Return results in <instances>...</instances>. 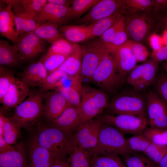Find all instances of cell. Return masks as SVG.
I'll list each match as a JSON object with an SVG mask.
<instances>
[{"label": "cell", "mask_w": 167, "mask_h": 167, "mask_svg": "<svg viewBox=\"0 0 167 167\" xmlns=\"http://www.w3.org/2000/svg\"><path fill=\"white\" fill-rule=\"evenodd\" d=\"M48 74L44 65L39 61L25 68L21 75L20 80L29 87H41Z\"/></svg>", "instance_id": "22"}, {"label": "cell", "mask_w": 167, "mask_h": 167, "mask_svg": "<svg viewBox=\"0 0 167 167\" xmlns=\"http://www.w3.org/2000/svg\"><path fill=\"white\" fill-rule=\"evenodd\" d=\"M166 12H167V11H166Z\"/></svg>", "instance_id": "62"}, {"label": "cell", "mask_w": 167, "mask_h": 167, "mask_svg": "<svg viewBox=\"0 0 167 167\" xmlns=\"http://www.w3.org/2000/svg\"><path fill=\"white\" fill-rule=\"evenodd\" d=\"M152 143L167 146V130L156 128H146L142 134Z\"/></svg>", "instance_id": "39"}, {"label": "cell", "mask_w": 167, "mask_h": 167, "mask_svg": "<svg viewBox=\"0 0 167 167\" xmlns=\"http://www.w3.org/2000/svg\"><path fill=\"white\" fill-rule=\"evenodd\" d=\"M6 118L3 114L1 110L0 113V136H3V129Z\"/></svg>", "instance_id": "56"}, {"label": "cell", "mask_w": 167, "mask_h": 167, "mask_svg": "<svg viewBox=\"0 0 167 167\" xmlns=\"http://www.w3.org/2000/svg\"><path fill=\"white\" fill-rule=\"evenodd\" d=\"M15 77L13 71L2 65L0 66V101L7 92Z\"/></svg>", "instance_id": "42"}, {"label": "cell", "mask_w": 167, "mask_h": 167, "mask_svg": "<svg viewBox=\"0 0 167 167\" xmlns=\"http://www.w3.org/2000/svg\"><path fill=\"white\" fill-rule=\"evenodd\" d=\"M125 15L126 30L130 40L144 41L156 28L157 19L152 11L128 13Z\"/></svg>", "instance_id": "6"}, {"label": "cell", "mask_w": 167, "mask_h": 167, "mask_svg": "<svg viewBox=\"0 0 167 167\" xmlns=\"http://www.w3.org/2000/svg\"><path fill=\"white\" fill-rule=\"evenodd\" d=\"M103 122L113 126L123 133L142 134L147 128L146 116L106 114L100 117Z\"/></svg>", "instance_id": "10"}, {"label": "cell", "mask_w": 167, "mask_h": 167, "mask_svg": "<svg viewBox=\"0 0 167 167\" xmlns=\"http://www.w3.org/2000/svg\"><path fill=\"white\" fill-rule=\"evenodd\" d=\"M69 167H90L88 152L75 146L67 159Z\"/></svg>", "instance_id": "32"}, {"label": "cell", "mask_w": 167, "mask_h": 167, "mask_svg": "<svg viewBox=\"0 0 167 167\" xmlns=\"http://www.w3.org/2000/svg\"><path fill=\"white\" fill-rule=\"evenodd\" d=\"M20 4L28 11L36 13L47 3V0H19Z\"/></svg>", "instance_id": "47"}, {"label": "cell", "mask_w": 167, "mask_h": 167, "mask_svg": "<svg viewBox=\"0 0 167 167\" xmlns=\"http://www.w3.org/2000/svg\"><path fill=\"white\" fill-rule=\"evenodd\" d=\"M167 10V0H154L152 12L156 18Z\"/></svg>", "instance_id": "49"}, {"label": "cell", "mask_w": 167, "mask_h": 167, "mask_svg": "<svg viewBox=\"0 0 167 167\" xmlns=\"http://www.w3.org/2000/svg\"><path fill=\"white\" fill-rule=\"evenodd\" d=\"M68 77L66 73L59 70L57 69L49 73L40 87L41 91L56 89L63 85V83Z\"/></svg>", "instance_id": "31"}, {"label": "cell", "mask_w": 167, "mask_h": 167, "mask_svg": "<svg viewBox=\"0 0 167 167\" xmlns=\"http://www.w3.org/2000/svg\"><path fill=\"white\" fill-rule=\"evenodd\" d=\"M30 93L29 86L15 77L0 102L4 109L9 110L23 102Z\"/></svg>", "instance_id": "18"}, {"label": "cell", "mask_w": 167, "mask_h": 167, "mask_svg": "<svg viewBox=\"0 0 167 167\" xmlns=\"http://www.w3.org/2000/svg\"><path fill=\"white\" fill-rule=\"evenodd\" d=\"M74 134L51 124L38 127L34 136L38 144L48 151L54 161H62L67 160L75 146Z\"/></svg>", "instance_id": "1"}, {"label": "cell", "mask_w": 167, "mask_h": 167, "mask_svg": "<svg viewBox=\"0 0 167 167\" xmlns=\"http://www.w3.org/2000/svg\"><path fill=\"white\" fill-rule=\"evenodd\" d=\"M128 146L133 152H143L152 143L143 134H138L126 139Z\"/></svg>", "instance_id": "41"}, {"label": "cell", "mask_w": 167, "mask_h": 167, "mask_svg": "<svg viewBox=\"0 0 167 167\" xmlns=\"http://www.w3.org/2000/svg\"><path fill=\"white\" fill-rule=\"evenodd\" d=\"M157 167H167V153L159 163Z\"/></svg>", "instance_id": "57"}, {"label": "cell", "mask_w": 167, "mask_h": 167, "mask_svg": "<svg viewBox=\"0 0 167 167\" xmlns=\"http://www.w3.org/2000/svg\"><path fill=\"white\" fill-rule=\"evenodd\" d=\"M154 0H123L122 9L128 13L152 11Z\"/></svg>", "instance_id": "33"}, {"label": "cell", "mask_w": 167, "mask_h": 167, "mask_svg": "<svg viewBox=\"0 0 167 167\" xmlns=\"http://www.w3.org/2000/svg\"><path fill=\"white\" fill-rule=\"evenodd\" d=\"M125 17L119 20L117 22L107 30L101 36V39L105 44H109L112 42L116 32L125 22Z\"/></svg>", "instance_id": "46"}, {"label": "cell", "mask_w": 167, "mask_h": 167, "mask_svg": "<svg viewBox=\"0 0 167 167\" xmlns=\"http://www.w3.org/2000/svg\"><path fill=\"white\" fill-rule=\"evenodd\" d=\"M0 1L11 5L19 36L32 32L40 25L36 20L37 13L27 10L20 4L19 0Z\"/></svg>", "instance_id": "13"}, {"label": "cell", "mask_w": 167, "mask_h": 167, "mask_svg": "<svg viewBox=\"0 0 167 167\" xmlns=\"http://www.w3.org/2000/svg\"><path fill=\"white\" fill-rule=\"evenodd\" d=\"M82 60L80 75L82 81L91 78L103 57L107 52L105 44L101 39H95L80 46Z\"/></svg>", "instance_id": "8"}, {"label": "cell", "mask_w": 167, "mask_h": 167, "mask_svg": "<svg viewBox=\"0 0 167 167\" xmlns=\"http://www.w3.org/2000/svg\"><path fill=\"white\" fill-rule=\"evenodd\" d=\"M125 22L123 23L116 32L113 39L109 44H106L115 46L121 45L125 43L127 41V33Z\"/></svg>", "instance_id": "48"}, {"label": "cell", "mask_w": 167, "mask_h": 167, "mask_svg": "<svg viewBox=\"0 0 167 167\" xmlns=\"http://www.w3.org/2000/svg\"><path fill=\"white\" fill-rule=\"evenodd\" d=\"M103 123L100 117L93 118L81 125L74 134L75 146L88 151L95 147L98 141Z\"/></svg>", "instance_id": "11"}, {"label": "cell", "mask_w": 167, "mask_h": 167, "mask_svg": "<svg viewBox=\"0 0 167 167\" xmlns=\"http://www.w3.org/2000/svg\"><path fill=\"white\" fill-rule=\"evenodd\" d=\"M51 167H69V165L67 160H55L53 161Z\"/></svg>", "instance_id": "55"}, {"label": "cell", "mask_w": 167, "mask_h": 167, "mask_svg": "<svg viewBox=\"0 0 167 167\" xmlns=\"http://www.w3.org/2000/svg\"><path fill=\"white\" fill-rule=\"evenodd\" d=\"M90 167H99L95 164L91 163Z\"/></svg>", "instance_id": "60"}, {"label": "cell", "mask_w": 167, "mask_h": 167, "mask_svg": "<svg viewBox=\"0 0 167 167\" xmlns=\"http://www.w3.org/2000/svg\"><path fill=\"white\" fill-rule=\"evenodd\" d=\"M113 115L126 114L146 116V97L134 89L125 90L116 95L107 108Z\"/></svg>", "instance_id": "3"}, {"label": "cell", "mask_w": 167, "mask_h": 167, "mask_svg": "<svg viewBox=\"0 0 167 167\" xmlns=\"http://www.w3.org/2000/svg\"><path fill=\"white\" fill-rule=\"evenodd\" d=\"M105 44L118 70L126 78L128 74L136 67L137 62L130 48L125 43L118 46Z\"/></svg>", "instance_id": "17"}, {"label": "cell", "mask_w": 167, "mask_h": 167, "mask_svg": "<svg viewBox=\"0 0 167 167\" xmlns=\"http://www.w3.org/2000/svg\"><path fill=\"white\" fill-rule=\"evenodd\" d=\"M20 128L11 118H6L3 136L9 144H15L20 135Z\"/></svg>", "instance_id": "38"}, {"label": "cell", "mask_w": 167, "mask_h": 167, "mask_svg": "<svg viewBox=\"0 0 167 167\" xmlns=\"http://www.w3.org/2000/svg\"><path fill=\"white\" fill-rule=\"evenodd\" d=\"M81 96L79 126L101 114L109 104L107 94L101 89L83 85Z\"/></svg>", "instance_id": "5"}, {"label": "cell", "mask_w": 167, "mask_h": 167, "mask_svg": "<svg viewBox=\"0 0 167 167\" xmlns=\"http://www.w3.org/2000/svg\"><path fill=\"white\" fill-rule=\"evenodd\" d=\"M123 5V0H101L77 21L83 25H90L119 11Z\"/></svg>", "instance_id": "14"}, {"label": "cell", "mask_w": 167, "mask_h": 167, "mask_svg": "<svg viewBox=\"0 0 167 167\" xmlns=\"http://www.w3.org/2000/svg\"><path fill=\"white\" fill-rule=\"evenodd\" d=\"M125 43L137 62L145 61L149 56V53L147 48L141 44L130 40L127 41Z\"/></svg>", "instance_id": "43"}, {"label": "cell", "mask_w": 167, "mask_h": 167, "mask_svg": "<svg viewBox=\"0 0 167 167\" xmlns=\"http://www.w3.org/2000/svg\"><path fill=\"white\" fill-rule=\"evenodd\" d=\"M90 156L96 155L131 154L126 139L123 133L114 127L103 123L98 143L95 147L88 151Z\"/></svg>", "instance_id": "2"}, {"label": "cell", "mask_w": 167, "mask_h": 167, "mask_svg": "<svg viewBox=\"0 0 167 167\" xmlns=\"http://www.w3.org/2000/svg\"><path fill=\"white\" fill-rule=\"evenodd\" d=\"M59 26L54 24L46 22L40 24L32 32L51 45L57 40L64 38L59 29Z\"/></svg>", "instance_id": "30"}, {"label": "cell", "mask_w": 167, "mask_h": 167, "mask_svg": "<svg viewBox=\"0 0 167 167\" xmlns=\"http://www.w3.org/2000/svg\"><path fill=\"white\" fill-rule=\"evenodd\" d=\"M47 43L31 32L19 36L16 45L24 61L31 60L43 53Z\"/></svg>", "instance_id": "15"}, {"label": "cell", "mask_w": 167, "mask_h": 167, "mask_svg": "<svg viewBox=\"0 0 167 167\" xmlns=\"http://www.w3.org/2000/svg\"><path fill=\"white\" fill-rule=\"evenodd\" d=\"M12 150L0 153V167H28L24 146L17 144Z\"/></svg>", "instance_id": "24"}, {"label": "cell", "mask_w": 167, "mask_h": 167, "mask_svg": "<svg viewBox=\"0 0 167 167\" xmlns=\"http://www.w3.org/2000/svg\"><path fill=\"white\" fill-rule=\"evenodd\" d=\"M54 161L49 153L38 144L34 136L29 145L28 167H51Z\"/></svg>", "instance_id": "23"}, {"label": "cell", "mask_w": 167, "mask_h": 167, "mask_svg": "<svg viewBox=\"0 0 167 167\" xmlns=\"http://www.w3.org/2000/svg\"><path fill=\"white\" fill-rule=\"evenodd\" d=\"M90 163L99 167H127L118 155H96L90 156Z\"/></svg>", "instance_id": "35"}, {"label": "cell", "mask_w": 167, "mask_h": 167, "mask_svg": "<svg viewBox=\"0 0 167 167\" xmlns=\"http://www.w3.org/2000/svg\"><path fill=\"white\" fill-rule=\"evenodd\" d=\"M70 6L56 3H47L38 12L36 17L39 24L49 22L61 26L70 20Z\"/></svg>", "instance_id": "16"}, {"label": "cell", "mask_w": 167, "mask_h": 167, "mask_svg": "<svg viewBox=\"0 0 167 167\" xmlns=\"http://www.w3.org/2000/svg\"><path fill=\"white\" fill-rule=\"evenodd\" d=\"M82 60L81 47L77 44H74V49L72 53L57 69L64 71L69 76L74 77L80 74Z\"/></svg>", "instance_id": "28"}, {"label": "cell", "mask_w": 167, "mask_h": 167, "mask_svg": "<svg viewBox=\"0 0 167 167\" xmlns=\"http://www.w3.org/2000/svg\"><path fill=\"white\" fill-rule=\"evenodd\" d=\"M157 23L155 29L163 31L167 29V12L162 14L156 17Z\"/></svg>", "instance_id": "52"}, {"label": "cell", "mask_w": 167, "mask_h": 167, "mask_svg": "<svg viewBox=\"0 0 167 167\" xmlns=\"http://www.w3.org/2000/svg\"><path fill=\"white\" fill-rule=\"evenodd\" d=\"M73 0H47V2L56 3L68 6H71Z\"/></svg>", "instance_id": "54"}, {"label": "cell", "mask_w": 167, "mask_h": 167, "mask_svg": "<svg viewBox=\"0 0 167 167\" xmlns=\"http://www.w3.org/2000/svg\"><path fill=\"white\" fill-rule=\"evenodd\" d=\"M151 58L159 62L167 60V45L153 51Z\"/></svg>", "instance_id": "50"}, {"label": "cell", "mask_w": 167, "mask_h": 167, "mask_svg": "<svg viewBox=\"0 0 167 167\" xmlns=\"http://www.w3.org/2000/svg\"><path fill=\"white\" fill-rule=\"evenodd\" d=\"M161 64L166 72L167 75V60L162 62Z\"/></svg>", "instance_id": "59"}, {"label": "cell", "mask_w": 167, "mask_h": 167, "mask_svg": "<svg viewBox=\"0 0 167 167\" xmlns=\"http://www.w3.org/2000/svg\"><path fill=\"white\" fill-rule=\"evenodd\" d=\"M16 45H12L8 41L0 39V64L16 66L23 61Z\"/></svg>", "instance_id": "27"}, {"label": "cell", "mask_w": 167, "mask_h": 167, "mask_svg": "<svg viewBox=\"0 0 167 167\" xmlns=\"http://www.w3.org/2000/svg\"><path fill=\"white\" fill-rule=\"evenodd\" d=\"M0 34L17 44L19 33L11 5L0 9Z\"/></svg>", "instance_id": "21"}, {"label": "cell", "mask_w": 167, "mask_h": 167, "mask_svg": "<svg viewBox=\"0 0 167 167\" xmlns=\"http://www.w3.org/2000/svg\"><path fill=\"white\" fill-rule=\"evenodd\" d=\"M80 121L79 108L69 105L51 122L52 124L66 132L74 133L79 126Z\"/></svg>", "instance_id": "20"}, {"label": "cell", "mask_w": 167, "mask_h": 167, "mask_svg": "<svg viewBox=\"0 0 167 167\" xmlns=\"http://www.w3.org/2000/svg\"><path fill=\"white\" fill-rule=\"evenodd\" d=\"M44 99L43 114L50 122L57 118L69 105L63 95L57 90L44 93Z\"/></svg>", "instance_id": "19"}, {"label": "cell", "mask_w": 167, "mask_h": 167, "mask_svg": "<svg viewBox=\"0 0 167 167\" xmlns=\"http://www.w3.org/2000/svg\"><path fill=\"white\" fill-rule=\"evenodd\" d=\"M68 57L57 54H45L39 60L49 73L57 69Z\"/></svg>", "instance_id": "40"}, {"label": "cell", "mask_w": 167, "mask_h": 167, "mask_svg": "<svg viewBox=\"0 0 167 167\" xmlns=\"http://www.w3.org/2000/svg\"><path fill=\"white\" fill-rule=\"evenodd\" d=\"M100 0H75L69 8L70 19L78 18L92 8Z\"/></svg>", "instance_id": "36"}, {"label": "cell", "mask_w": 167, "mask_h": 167, "mask_svg": "<svg viewBox=\"0 0 167 167\" xmlns=\"http://www.w3.org/2000/svg\"><path fill=\"white\" fill-rule=\"evenodd\" d=\"M156 92L157 96L167 105V75L165 74L156 77Z\"/></svg>", "instance_id": "45"}, {"label": "cell", "mask_w": 167, "mask_h": 167, "mask_svg": "<svg viewBox=\"0 0 167 167\" xmlns=\"http://www.w3.org/2000/svg\"><path fill=\"white\" fill-rule=\"evenodd\" d=\"M125 17L121 8L111 15L93 23L90 31L89 39L101 36L109 28Z\"/></svg>", "instance_id": "29"}, {"label": "cell", "mask_w": 167, "mask_h": 167, "mask_svg": "<svg viewBox=\"0 0 167 167\" xmlns=\"http://www.w3.org/2000/svg\"><path fill=\"white\" fill-rule=\"evenodd\" d=\"M44 93H30L25 101L15 108L11 119L20 128L35 123L43 113Z\"/></svg>", "instance_id": "7"}, {"label": "cell", "mask_w": 167, "mask_h": 167, "mask_svg": "<svg viewBox=\"0 0 167 167\" xmlns=\"http://www.w3.org/2000/svg\"><path fill=\"white\" fill-rule=\"evenodd\" d=\"M93 23L89 25H62L59 29L64 37L73 42L89 39L90 32Z\"/></svg>", "instance_id": "26"}, {"label": "cell", "mask_w": 167, "mask_h": 167, "mask_svg": "<svg viewBox=\"0 0 167 167\" xmlns=\"http://www.w3.org/2000/svg\"><path fill=\"white\" fill-rule=\"evenodd\" d=\"M74 49V44H71L64 38H62L51 44L46 54H57L68 57Z\"/></svg>", "instance_id": "37"}, {"label": "cell", "mask_w": 167, "mask_h": 167, "mask_svg": "<svg viewBox=\"0 0 167 167\" xmlns=\"http://www.w3.org/2000/svg\"><path fill=\"white\" fill-rule=\"evenodd\" d=\"M126 79V78L118 70L115 62L108 50L90 81L105 92H111L122 85Z\"/></svg>", "instance_id": "4"}, {"label": "cell", "mask_w": 167, "mask_h": 167, "mask_svg": "<svg viewBox=\"0 0 167 167\" xmlns=\"http://www.w3.org/2000/svg\"><path fill=\"white\" fill-rule=\"evenodd\" d=\"M14 149L5 140L3 136H0V153L6 152Z\"/></svg>", "instance_id": "53"}, {"label": "cell", "mask_w": 167, "mask_h": 167, "mask_svg": "<svg viewBox=\"0 0 167 167\" xmlns=\"http://www.w3.org/2000/svg\"><path fill=\"white\" fill-rule=\"evenodd\" d=\"M159 63L151 58L132 70L128 75L126 81L137 91H145L155 81Z\"/></svg>", "instance_id": "9"}, {"label": "cell", "mask_w": 167, "mask_h": 167, "mask_svg": "<svg viewBox=\"0 0 167 167\" xmlns=\"http://www.w3.org/2000/svg\"><path fill=\"white\" fill-rule=\"evenodd\" d=\"M161 37L162 39L164 44H165V45H167V29L163 31L162 37Z\"/></svg>", "instance_id": "58"}, {"label": "cell", "mask_w": 167, "mask_h": 167, "mask_svg": "<svg viewBox=\"0 0 167 167\" xmlns=\"http://www.w3.org/2000/svg\"><path fill=\"white\" fill-rule=\"evenodd\" d=\"M71 78L69 86H66L63 85L55 90L59 91L63 95L69 105L79 108L83 86L82 80L80 74Z\"/></svg>", "instance_id": "25"}, {"label": "cell", "mask_w": 167, "mask_h": 167, "mask_svg": "<svg viewBox=\"0 0 167 167\" xmlns=\"http://www.w3.org/2000/svg\"></svg>", "instance_id": "61"}, {"label": "cell", "mask_w": 167, "mask_h": 167, "mask_svg": "<svg viewBox=\"0 0 167 167\" xmlns=\"http://www.w3.org/2000/svg\"><path fill=\"white\" fill-rule=\"evenodd\" d=\"M149 41L153 51L158 49L163 46L164 42L162 37L156 34L150 36Z\"/></svg>", "instance_id": "51"}, {"label": "cell", "mask_w": 167, "mask_h": 167, "mask_svg": "<svg viewBox=\"0 0 167 167\" xmlns=\"http://www.w3.org/2000/svg\"><path fill=\"white\" fill-rule=\"evenodd\" d=\"M145 97L151 127L167 130V105L151 90L147 92Z\"/></svg>", "instance_id": "12"}, {"label": "cell", "mask_w": 167, "mask_h": 167, "mask_svg": "<svg viewBox=\"0 0 167 167\" xmlns=\"http://www.w3.org/2000/svg\"><path fill=\"white\" fill-rule=\"evenodd\" d=\"M130 154L122 156L127 167H155L145 157Z\"/></svg>", "instance_id": "44"}, {"label": "cell", "mask_w": 167, "mask_h": 167, "mask_svg": "<svg viewBox=\"0 0 167 167\" xmlns=\"http://www.w3.org/2000/svg\"><path fill=\"white\" fill-rule=\"evenodd\" d=\"M145 157L155 167L167 153V146L152 143L143 152Z\"/></svg>", "instance_id": "34"}]
</instances>
